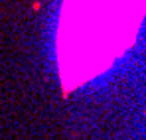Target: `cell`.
<instances>
[{
    "mask_svg": "<svg viewBox=\"0 0 146 140\" xmlns=\"http://www.w3.org/2000/svg\"><path fill=\"white\" fill-rule=\"evenodd\" d=\"M142 18V0H63L57 34L61 75L83 83L105 71L126 47Z\"/></svg>",
    "mask_w": 146,
    "mask_h": 140,
    "instance_id": "obj_1",
    "label": "cell"
}]
</instances>
